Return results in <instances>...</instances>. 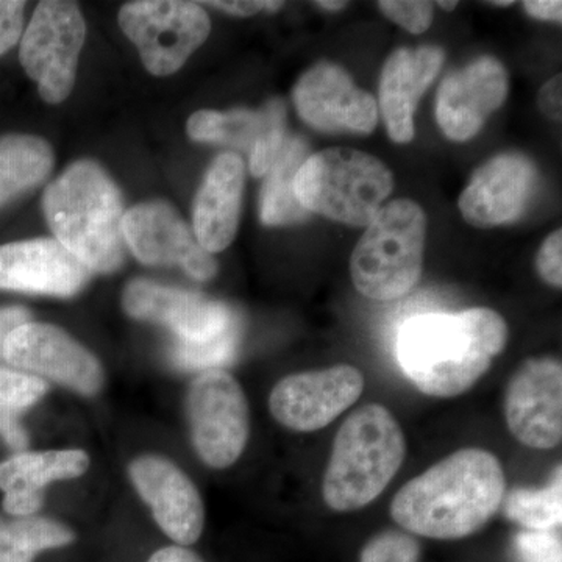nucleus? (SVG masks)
Returning a JSON list of instances; mask_svg holds the SVG:
<instances>
[{
  "label": "nucleus",
  "mask_w": 562,
  "mask_h": 562,
  "mask_svg": "<svg viewBox=\"0 0 562 562\" xmlns=\"http://www.w3.org/2000/svg\"><path fill=\"white\" fill-rule=\"evenodd\" d=\"M506 479L487 450L462 449L405 484L391 503L403 530L424 538H465L482 530L502 508Z\"/></svg>",
  "instance_id": "f257e3e1"
},
{
  "label": "nucleus",
  "mask_w": 562,
  "mask_h": 562,
  "mask_svg": "<svg viewBox=\"0 0 562 562\" xmlns=\"http://www.w3.org/2000/svg\"><path fill=\"white\" fill-rule=\"evenodd\" d=\"M508 342V325L490 308L425 314L403 325L397 357L403 372L425 395L452 398L490 371Z\"/></svg>",
  "instance_id": "f03ea898"
},
{
  "label": "nucleus",
  "mask_w": 562,
  "mask_h": 562,
  "mask_svg": "<svg viewBox=\"0 0 562 562\" xmlns=\"http://www.w3.org/2000/svg\"><path fill=\"white\" fill-rule=\"evenodd\" d=\"M43 210L55 239L90 272L111 273L125 260L124 203L98 162L80 160L52 181Z\"/></svg>",
  "instance_id": "7ed1b4c3"
},
{
  "label": "nucleus",
  "mask_w": 562,
  "mask_h": 562,
  "mask_svg": "<svg viewBox=\"0 0 562 562\" xmlns=\"http://www.w3.org/2000/svg\"><path fill=\"white\" fill-rule=\"evenodd\" d=\"M122 306L133 319L155 322L173 333L169 353L181 371H216L238 357L243 319L227 303L135 280L125 288Z\"/></svg>",
  "instance_id": "20e7f679"
},
{
  "label": "nucleus",
  "mask_w": 562,
  "mask_h": 562,
  "mask_svg": "<svg viewBox=\"0 0 562 562\" xmlns=\"http://www.w3.org/2000/svg\"><path fill=\"white\" fill-rule=\"evenodd\" d=\"M405 435L386 406L372 403L350 414L336 435L322 497L336 513L358 512L375 501L401 471Z\"/></svg>",
  "instance_id": "39448f33"
},
{
  "label": "nucleus",
  "mask_w": 562,
  "mask_h": 562,
  "mask_svg": "<svg viewBox=\"0 0 562 562\" xmlns=\"http://www.w3.org/2000/svg\"><path fill=\"white\" fill-rule=\"evenodd\" d=\"M392 190L390 168L373 155L349 147L310 155L294 180L303 209L350 227H368Z\"/></svg>",
  "instance_id": "423d86ee"
},
{
  "label": "nucleus",
  "mask_w": 562,
  "mask_h": 562,
  "mask_svg": "<svg viewBox=\"0 0 562 562\" xmlns=\"http://www.w3.org/2000/svg\"><path fill=\"white\" fill-rule=\"evenodd\" d=\"M425 238L427 216L419 203L397 199L383 205L351 254L353 286L380 302L408 294L422 276Z\"/></svg>",
  "instance_id": "0eeeda50"
},
{
  "label": "nucleus",
  "mask_w": 562,
  "mask_h": 562,
  "mask_svg": "<svg viewBox=\"0 0 562 562\" xmlns=\"http://www.w3.org/2000/svg\"><path fill=\"white\" fill-rule=\"evenodd\" d=\"M122 32L139 50L154 76H171L205 43L211 32L206 11L195 2L138 0L120 11Z\"/></svg>",
  "instance_id": "6e6552de"
},
{
  "label": "nucleus",
  "mask_w": 562,
  "mask_h": 562,
  "mask_svg": "<svg viewBox=\"0 0 562 562\" xmlns=\"http://www.w3.org/2000/svg\"><path fill=\"white\" fill-rule=\"evenodd\" d=\"M187 414L195 452L206 465L227 469L249 441V403L231 373H199L187 395Z\"/></svg>",
  "instance_id": "1a4fd4ad"
},
{
  "label": "nucleus",
  "mask_w": 562,
  "mask_h": 562,
  "mask_svg": "<svg viewBox=\"0 0 562 562\" xmlns=\"http://www.w3.org/2000/svg\"><path fill=\"white\" fill-rule=\"evenodd\" d=\"M85 35L87 25L77 3L46 0L36 7L22 36L20 60L47 103L69 98Z\"/></svg>",
  "instance_id": "9d476101"
},
{
  "label": "nucleus",
  "mask_w": 562,
  "mask_h": 562,
  "mask_svg": "<svg viewBox=\"0 0 562 562\" xmlns=\"http://www.w3.org/2000/svg\"><path fill=\"white\" fill-rule=\"evenodd\" d=\"M364 384L362 373L349 364L292 373L273 386L269 409L292 431L322 430L358 402Z\"/></svg>",
  "instance_id": "9b49d317"
},
{
  "label": "nucleus",
  "mask_w": 562,
  "mask_h": 562,
  "mask_svg": "<svg viewBox=\"0 0 562 562\" xmlns=\"http://www.w3.org/2000/svg\"><path fill=\"white\" fill-rule=\"evenodd\" d=\"M3 360L18 371L95 395L103 386V369L98 358L81 344L50 324L27 322L7 339Z\"/></svg>",
  "instance_id": "f8f14e48"
},
{
  "label": "nucleus",
  "mask_w": 562,
  "mask_h": 562,
  "mask_svg": "<svg viewBox=\"0 0 562 562\" xmlns=\"http://www.w3.org/2000/svg\"><path fill=\"white\" fill-rule=\"evenodd\" d=\"M505 419L514 438L536 450L562 439V366L552 357L530 358L514 372L505 392Z\"/></svg>",
  "instance_id": "ddd939ff"
},
{
  "label": "nucleus",
  "mask_w": 562,
  "mask_h": 562,
  "mask_svg": "<svg viewBox=\"0 0 562 562\" xmlns=\"http://www.w3.org/2000/svg\"><path fill=\"white\" fill-rule=\"evenodd\" d=\"M125 244L143 265L181 266L192 279L206 281L217 273V262L203 249L194 232L169 203H140L124 216Z\"/></svg>",
  "instance_id": "4468645a"
},
{
  "label": "nucleus",
  "mask_w": 562,
  "mask_h": 562,
  "mask_svg": "<svg viewBox=\"0 0 562 562\" xmlns=\"http://www.w3.org/2000/svg\"><path fill=\"white\" fill-rule=\"evenodd\" d=\"M292 98L299 116L316 131L368 135L379 124L375 98L358 88L349 72L333 63H319L306 70Z\"/></svg>",
  "instance_id": "2eb2a0df"
},
{
  "label": "nucleus",
  "mask_w": 562,
  "mask_h": 562,
  "mask_svg": "<svg viewBox=\"0 0 562 562\" xmlns=\"http://www.w3.org/2000/svg\"><path fill=\"white\" fill-rule=\"evenodd\" d=\"M509 80L497 58L480 57L442 80L436 120L447 138L465 143L479 135L508 95Z\"/></svg>",
  "instance_id": "dca6fc26"
},
{
  "label": "nucleus",
  "mask_w": 562,
  "mask_h": 562,
  "mask_svg": "<svg viewBox=\"0 0 562 562\" xmlns=\"http://www.w3.org/2000/svg\"><path fill=\"white\" fill-rule=\"evenodd\" d=\"M538 187V171L522 154H502L476 169L458 206L464 221L476 228L498 227L519 221Z\"/></svg>",
  "instance_id": "f3484780"
},
{
  "label": "nucleus",
  "mask_w": 562,
  "mask_h": 562,
  "mask_svg": "<svg viewBox=\"0 0 562 562\" xmlns=\"http://www.w3.org/2000/svg\"><path fill=\"white\" fill-rule=\"evenodd\" d=\"M128 475L166 536L180 547L198 542L205 527L201 494L187 473L160 457L132 461Z\"/></svg>",
  "instance_id": "a211bd4d"
},
{
  "label": "nucleus",
  "mask_w": 562,
  "mask_h": 562,
  "mask_svg": "<svg viewBox=\"0 0 562 562\" xmlns=\"http://www.w3.org/2000/svg\"><path fill=\"white\" fill-rule=\"evenodd\" d=\"M91 272L57 239L0 246V290L72 297Z\"/></svg>",
  "instance_id": "6ab92c4d"
},
{
  "label": "nucleus",
  "mask_w": 562,
  "mask_h": 562,
  "mask_svg": "<svg viewBox=\"0 0 562 562\" xmlns=\"http://www.w3.org/2000/svg\"><path fill=\"white\" fill-rule=\"evenodd\" d=\"M446 54L438 46L392 52L380 77V105L387 135L397 144L412 143L414 113L424 92L441 70Z\"/></svg>",
  "instance_id": "aec40b11"
},
{
  "label": "nucleus",
  "mask_w": 562,
  "mask_h": 562,
  "mask_svg": "<svg viewBox=\"0 0 562 562\" xmlns=\"http://www.w3.org/2000/svg\"><path fill=\"white\" fill-rule=\"evenodd\" d=\"M244 179L243 158L222 154L211 162L199 188L192 225L199 244L211 255L227 249L238 233Z\"/></svg>",
  "instance_id": "412c9836"
},
{
  "label": "nucleus",
  "mask_w": 562,
  "mask_h": 562,
  "mask_svg": "<svg viewBox=\"0 0 562 562\" xmlns=\"http://www.w3.org/2000/svg\"><path fill=\"white\" fill-rule=\"evenodd\" d=\"M88 468L90 457L83 450L16 453L0 462V491L43 494L47 484L79 479Z\"/></svg>",
  "instance_id": "4be33fe9"
},
{
  "label": "nucleus",
  "mask_w": 562,
  "mask_h": 562,
  "mask_svg": "<svg viewBox=\"0 0 562 562\" xmlns=\"http://www.w3.org/2000/svg\"><path fill=\"white\" fill-rule=\"evenodd\" d=\"M308 158V144L299 136L284 139L279 157L266 173L261 191V222L271 227L299 224L310 220V213L295 198L294 180L303 161Z\"/></svg>",
  "instance_id": "5701e85b"
},
{
  "label": "nucleus",
  "mask_w": 562,
  "mask_h": 562,
  "mask_svg": "<svg viewBox=\"0 0 562 562\" xmlns=\"http://www.w3.org/2000/svg\"><path fill=\"white\" fill-rule=\"evenodd\" d=\"M52 166L54 151L47 140L33 135L0 138V209L43 183Z\"/></svg>",
  "instance_id": "b1692460"
},
{
  "label": "nucleus",
  "mask_w": 562,
  "mask_h": 562,
  "mask_svg": "<svg viewBox=\"0 0 562 562\" xmlns=\"http://www.w3.org/2000/svg\"><path fill=\"white\" fill-rule=\"evenodd\" d=\"M76 535L65 525L43 517H0V562H33L44 550L69 546Z\"/></svg>",
  "instance_id": "393cba45"
},
{
  "label": "nucleus",
  "mask_w": 562,
  "mask_h": 562,
  "mask_svg": "<svg viewBox=\"0 0 562 562\" xmlns=\"http://www.w3.org/2000/svg\"><path fill=\"white\" fill-rule=\"evenodd\" d=\"M262 128V111L201 110L188 120V136L198 143L222 144L251 150Z\"/></svg>",
  "instance_id": "a878e982"
},
{
  "label": "nucleus",
  "mask_w": 562,
  "mask_h": 562,
  "mask_svg": "<svg viewBox=\"0 0 562 562\" xmlns=\"http://www.w3.org/2000/svg\"><path fill=\"white\" fill-rule=\"evenodd\" d=\"M562 473L543 490H514L503 498L505 516L531 531H550L562 519Z\"/></svg>",
  "instance_id": "bb28decb"
},
{
  "label": "nucleus",
  "mask_w": 562,
  "mask_h": 562,
  "mask_svg": "<svg viewBox=\"0 0 562 562\" xmlns=\"http://www.w3.org/2000/svg\"><path fill=\"white\" fill-rule=\"evenodd\" d=\"M284 111L283 102L272 101L262 110V128L260 136L255 140L250 150V172L255 177L266 176L276 162L283 147L284 139Z\"/></svg>",
  "instance_id": "cd10ccee"
},
{
  "label": "nucleus",
  "mask_w": 562,
  "mask_h": 562,
  "mask_svg": "<svg viewBox=\"0 0 562 562\" xmlns=\"http://www.w3.org/2000/svg\"><path fill=\"white\" fill-rule=\"evenodd\" d=\"M49 391L46 380L32 373L0 368V403L24 413Z\"/></svg>",
  "instance_id": "c85d7f7f"
},
{
  "label": "nucleus",
  "mask_w": 562,
  "mask_h": 562,
  "mask_svg": "<svg viewBox=\"0 0 562 562\" xmlns=\"http://www.w3.org/2000/svg\"><path fill=\"white\" fill-rule=\"evenodd\" d=\"M419 543L406 532L386 531L375 536L361 553V562H417Z\"/></svg>",
  "instance_id": "c756f323"
},
{
  "label": "nucleus",
  "mask_w": 562,
  "mask_h": 562,
  "mask_svg": "<svg viewBox=\"0 0 562 562\" xmlns=\"http://www.w3.org/2000/svg\"><path fill=\"white\" fill-rule=\"evenodd\" d=\"M380 10L387 20L401 25L405 31L419 35L427 32L432 22V3L422 0H383Z\"/></svg>",
  "instance_id": "7c9ffc66"
},
{
  "label": "nucleus",
  "mask_w": 562,
  "mask_h": 562,
  "mask_svg": "<svg viewBox=\"0 0 562 562\" xmlns=\"http://www.w3.org/2000/svg\"><path fill=\"white\" fill-rule=\"evenodd\" d=\"M514 547L520 562H561V541L552 531L519 532Z\"/></svg>",
  "instance_id": "2f4dec72"
},
{
  "label": "nucleus",
  "mask_w": 562,
  "mask_h": 562,
  "mask_svg": "<svg viewBox=\"0 0 562 562\" xmlns=\"http://www.w3.org/2000/svg\"><path fill=\"white\" fill-rule=\"evenodd\" d=\"M539 276L550 286H562V233L554 231L547 236L536 257Z\"/></svg>",
  "instance_id": "473e14b6"
},
{
  "label": "nucleus",
  "mask_w": 562,
  "mask_h": 562,
  "mask_svg": "<svg viewBox=\"0 0 562 562\" xmlns=\"http://www.w3.org/2000/svg\"><path fill=\"white\" fill-rule=\"evenodd\" d=\"M25 2L0 0V55L20 41L24 29Z\"/></svg>",
  "instance_id": "72a5a7b5"
},
{
  "label": "nucleus",
  "mask_w": 562,
  "mask_h": 562,
  "mask_svg": "<svg viewBox=\"0 0 562 562\" xmlns=\"http://www.w3.org/2000/svg\"><path fill=\"white\" fill-rule=\"evenodd\" d=\"M21 412L0 403V439L16 453L25 452L29 435L21 422Z\"/></svg>",
  "instance_id": "f704fd0d"
},
{
  "label": "nucleus",
  "mask_w": 562,
  "mask_h": 562,
  "mask_svg": "<svg viewBox=\"0 0 562 562\" xmlns=\"http://www.w3.org/2000/svg\"><path fill=\"white\" fill-rule=\"evenodd\" d=\"M539 109L552 121H561L562 114V77H552L541 88L538 95Z\"/></svg>",
  "instance_id": "c9c22d12"
},
{
  "label": "nucleus",
  "mask_w": 562,
  "mask_h": 562,
  "mask_svg": "<svg viewBox=\"0 0 562 562\" xmlns=\"http://www.w3.org/2000/svg\"><path fill=\"white\" fill-rule=\"evenodd\" d=\"M203 5L214 7L225 11V13L235 14V16H254L262 10L277 11L283 7V2H257V0H232V2H205Z\"/></svg>",
  "instance_id": "e433bc0d"
},
{
  "label": "nucleus",
  "mask_w": 562,
  "mask_h": 562,
  "mask_svg": "<svg viewBox=\"0 0 562 562\" xmlns=\"http://www.w3.org/2000/svg\"><path fill=\"white\" fill-rule=\"evenodd\" d=\"M43 494H5L2 506L3 512L13 517H29L40 512L43 506Z\"/></svg>",
  "instance_id": "4c0bfd02"
},
{
  "label": "nucleus",
  "mask_w": 562,
  "mask_h": 562,
  "mask_svg": "<svg viewBox=\"0 0 562 562\" xmlns=\"http://www.w3.org/2000/svg\"><path fill=\"white\" fill-rule=\"evenodd\" d=\"M31 312L22 306L0 308V360H3V350H5L7 339L11 333L31 322Z\"/></svg>",
  "instance_id": "58836bf2"
},
{
  "label": "nucleus",
  "mask_w": 562,
  "mask_h": 562,
  "mask_svg": "<svg viewBox=\"0 0 562 562\" xmlns=\"http://www.w3.org/2000/svg\"><path fill=\"white\" fill-rule=\"evenodd\" d=\"M524 9L536 20L558 22L562 21V3L560 0H527Z\"/></svg>",
  "instance_id": "ea45409f"
},
{
  "label": "nucleus",
  "mask_w": 562,
  "mask_h": 562,
  "mask_svg": "<svg viewBox=\"0 0 562 562\" xmlns=\"http://www.w3.org/2000/svg\"><path fill=\"white\" fill-rule=\"evenodd\" d=\"M147 562H203L202 558L184 547H165L151 554Z\"/></svg>",
  "instance_id": "a19ab883"
},
{
  "label": "nucleus",
  "mask_w": 562,
  "mask_h": 562,
  "mask_svg": "<svg viewBox=\"0 0 562 562\" xmlns=\"http://www.w3.org/2000/svg\"><path fill=\"white\" fill-rule=\"evenodd\" d=\"M316 5L328 11H339L346 9L347 2H331V0L330 2H325V0H321V2H316Z\"/></svg>",
  "instance_id": "79ce46f5"
},
{
  "label": "nucleus",
  "mask_w": 562,
  "mask_h": 562,
  "mask_svg": "<svg viewBox=\"0 0 562 562\" xmlns=\"http://www.w3.org/2000/svg\"><path fill=\"white\" fill-rule=\"evenodd\" d=\"M438 5L441 7L442 10L453 11L454 9H457L458 2H454V0H452V2H447V0H441V2L438 3Z\"/></svg>",
  "instance_id": "37998d69"
},
{
  "label": "nucleus",
  "mask_w": 562,
  "mask_h": 562,
  "mask_svg": "<svg viewBox=\"0 0 562 562\" xmlns=\"http://www.w3.org/2000/svg\"><path fill=\"white\" fill-rule=\"evenodd\" d=\"M514 2L512 0H503V2H497V0H494V2H491V5L494 7H509L513 5Z\"/></svg>",
  "instance_id": "c03bdc74"
}]
</instances>
